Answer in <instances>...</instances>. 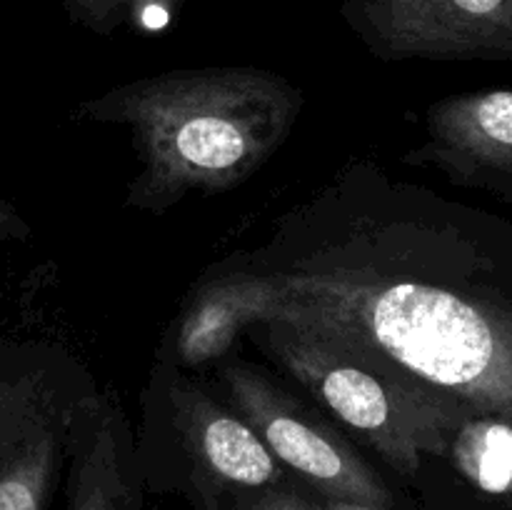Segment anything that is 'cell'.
<instances>
[{"label":"cell","mask_w":512,"mask_h":510,"mask_svg":"<svg viewBox=\"0 0 512 510\" xmlns=\"http://www.w3.org/2000/svg\"><path fill=\"white\" fill-rule=\"evenodd\" d=\"M220 265L243 285L253 328L288 325L473 413L512 418V305L475 283L465 238L428 190L350 165L260 248Z\"/></svg>","instance_id":"obj_1"},{"label":"cell","mask_w":512,"mask_h":510,"mask_svg":"<svg viewBox=\"0 0 512 510\" xmlns=\"http://www.w3.org/2000/svg\"><path fill=\"white\" fill-rule=\"evenodd\" d=\"M303 90L250 65L148 75L83 100L75 120L125 125L140 175L130 208L163 213L188 195H220L253 178L293 133Z\"/></svg>","instance_id":"obj_2"},{"label":"cell","mask_w":512,"mask_h":510,"mask_svg":"<svg viewBox=\"0 0 512 510\" xmlns=\"http://www.w3.org/2000/svg\"><path fill=\"white\" fill-rule=\"evenodd\" d=\"M258 340L310 398L390 468L415 475L428 455L445 458L465 413L458 400L395 378L368 360L280 323H260Z\"/></svg>","instance_id":"obj_3"},{"label":"cell","mask_w":512,"mask_h":510,"mask_svg":"<svg viewBox=\"0 0 512 510\" xmlns=\"http://www.w3.org/2000/svg\"><path fill=\"white\" fill-rule=\"evenodd\" d=\"M148 398L168 415V448H138L145 493H180L193 510H225L240 493L293 483L230 403L210 395L160 350Z\"/></svg>","instance_id":"obj_4"},{"label":"cell","mask_w":512,"mask_h":510,"mask_svg":"<svg viewBox=\"0 0 512 510\" xmlns=\"http://www.w3.org/2000/svg\"><path fill=\"white\" fill-rule=\"evenodd\" d=\"M228 403L260 435L280 465L300 485L325 500L395 508V495L378 470L348 438L305 408L263 368L225 363L220 368Z\"/></svg>","instance_id":"obj_5"},{"label":"cell","mask_w":512,"mask_h":510,"mask_svg":"<svg viewBox=\"0 0 512 510\" xmlns=\"http://www.w3.org/2000/svg\"><path fill=\"white\" fill-rule=\"evenodd\" d=\"M340 15L378 60H510L512 0H343Z\"/></svg>","instance_id":"obj_6"},{"label":"cell","mask_w":512,"mask_h":510,"mask_svg":"<svg viewBox=\"0 0 512 510\" xmlns=\"http://www.w3.org/2000/svg\"><path fill=\"white\" fill-rule=\"evenodd\" d=\"M455 183L500 185L512 180V90H478L435 100L425 113V140L403 155Z\"/></svg>","instance_id":"obj_7"},{"label":"cell","mask_w":512,"mask_h":510,"mask_svg":"<svg viewBox=\"0 0 512 510\" xmlns=\"http://www.w3.org/2000/svg\"><path fill=\"white\" fill-rule=\"evenodd\" d=\"M135 438L118 400L90 390L68 445L65 510H143Z\"/></svg>","instance_id":"obj_8"},{"label":"cell","mask_w":512,"mask_h":510,"mask_svg":"<svg viewBox=\"0 0 512 510\" xmlns=\"http://www.w3.org/2000/svg\"><path fill=\"white\" fill-rule=\"evenodd\" d=\"M88 393L48 390L0 440V510H48L80 400Z\"/></svg>","instance_id":"obj_9"},{"label":"cell","mask_w":512,"mask_h":510,"mask_svg":"<svg viewBox=\"0 0 512 510\" xmlns=\"http://www.w3.org/2000/svg\"><path fill=\"white\" fill-rule=\"evenodd\" d=\"M253 328L240 280L223 265H213L200 278L175 318L163 348L180 370L200 368L230 353L235 340Z\"/></svg>","instance_id":"obj_10"},{"label":"cell","mask_w":512,"mask_h":510,"mask_svg":"<svg viewBox=\"0 0 512 510\" xmlns=\"http://www.w3.org/2000/svg\"><path fill=\"white\" fill-rule=\"evenodd\" d=\"M445 458L475 488L512 508V418L465 413L450 435Z\"/></svg>","instance_id":"obj_11"},{"label":"cell","mask_w":512,"mask_h":510,"mask_svg":"<svg viewBox=\"0 0 512 510\" xmlns=\"http://www.w3.org/2000/svg\"><path fill=\"white\" fill-rule=\"evenodd\" d=\"M225 510H325L315 493L298 480L285 485H268L260 490L240 493L225 505Z\"/></svg>","instance_id":"obj_12"},{"label":"cell","mask_w":512,"mask_h":510,"mask_svg":"<svg viewBox=\"0 0 512 510\" xmlns=\"http://www.w3.org/2000/svg\"><path fill=\"white\" fill-rule=\"evenodd\" d=\"M63 5L75 25H83L98 35H110L125 25L128 0H63Z\"/></svg>","instance_id":"obj_13"},{"label":"cell","mask_w":512,"mask_h":510,"mask_svg":"<svg viewBox=\"0 0 512 510\" xmlns=\"http://www.w3.org/2000/svg\"><path fill=\"white\" fill-rule=\"evenodd\" d=\"M180 0H128L125 5V25L145 35L160 33L173 23Z\"/></svg>","instance_id":"obj_14"},{"label":"cell","mask_w":512,"mask_h":510,"mask_svg":"<svg viewBox=\"0 0 512 510\" xmlns=\"http://www.w3.org/2000/svg\"><path fill=\"white\" fill-rule=\"evenodd\" d=\"M25 235H28V225L0 200V240L25 238Z\"/></svg>","instance_id":"obj_15"},{"label":"cell","mask_w":512,"mask_h":510,"mask_svg":"<svg viewBox=\"0 0 512 510\" xmlns=\"http://www.w3.org/2000/svg\"><path fill=\"white\" fill-rule=\"evenodd\" d=\"M325 510H388V508H373V505L363 503H348V500H325L320 498Z\"/></svg>","instance_id":"obj_16"}]
</instances>
